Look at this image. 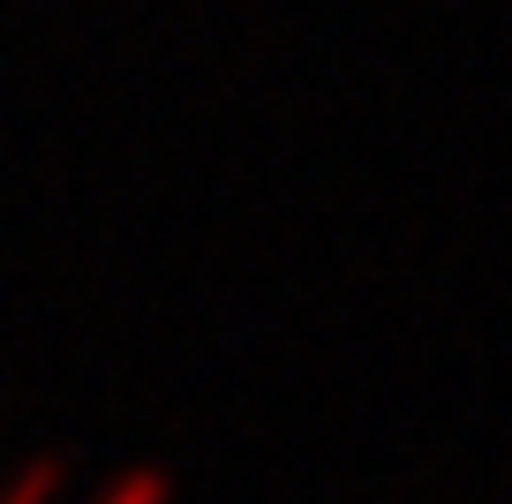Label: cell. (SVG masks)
Returning a JSON list of instances; mask_svg holds the SVG:
<instances>
[{
	"mask_svg": "<svg viewBox=\"0 0 512 504\" xmlns=\"http://www.w3.org/2000/svg\"><path fill=\"white\" fill-rule=\"evenodd\" d=\"M98 504H166V482H159V474H121Z\"/></svg>",
	"mask_w": 512,
	"mask_h": 504,
	"instance_id": "1",
	"label": "cell"
},
{
	"mask_svg": "<svg viewBox=\"0 0 512 504\" xmlns=\"http://www.w3.org/2000/svg\"><path fill=\"white\" fill-rule=\"evenodd\" d=\"M46 489H61V459H38V467H31V482H8V489H0V504H38V497H46Z\"/></svg>",
	"mask_w": 512,
	"mask_h": 504,
	"instance_id": "2",
	"label": "cell"
}]
</instances>
